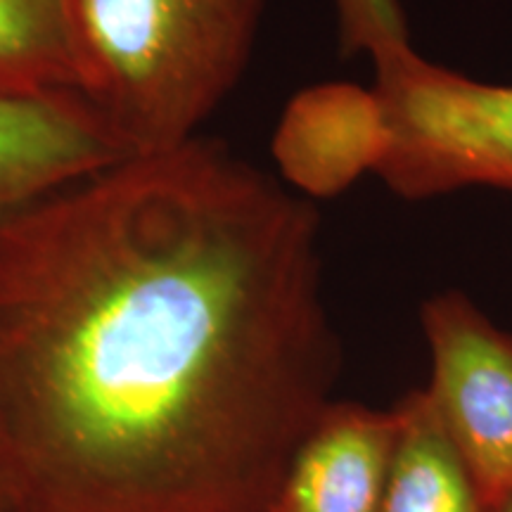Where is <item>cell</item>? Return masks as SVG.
I'll return each mask as SVG.
<instances>
[{"label":"cell","instance_id":"2","mask_svg":"<svg viewBox=\"0 0 512 512\" xmlns=\"http://www.w3.org/2000/svg\"><path fill=\"white\" fill-rule=\"evenodd\" d=\"M268 0H74L79 95L126 155L202 136L245 74Z\"/></svg>","mask_w":512,"mask_h":512},{"label":"cell","instance_id":"6","mask_svg":"<svg viewBox=\"0 0 512 512\" xmlns=\"http://www.w3.org/2000/svg\"><path fill=\"white\" fill-rule=\"evenodd\" d=\"M271 152L280 181L313 204L375 176L387 152L375 88L330 81L299 91L280 114Z\"/></svg>","mask_w":512,"mask_h":512},{"label":"cell","instance_id":"10","mask_svg":"<svg viewBox=\"0 0 512 512\" xmlns=\"http://www.w3.org/2000/svg\"><path fill=\"white\" fill-rule=\"evenodd\" d=\"M342 55L382 57L415 48L399 0H332Z\"/></svg>","mask_w":512,"mask_h":512},{"label":"cell","instance_id":"5","mask_svg":"<svg viewBox=\"0 0 512 512\" xmlns=\"http://www.w3.org/2000/svg\"><path fill=\"white\" fill-rule=\"evenodd\" d=\"M396 411L332 399L311 422L261 512H380Z\"/></svg>","mask_w":512,"mask_h":512},{"label":"cell","instance_id":"4","mask_svg":"<svg viewBox=\"0 0 512 512\" xmlns=\"http://www.w3.org/2000/svg\"><path fill=\"white\" fill-rule=\"evenodd\" d=\"M425 394L489 501L512 489V332L460 290L420 306Z\"/></svg>","mask_w":512,"mask_h":512},{"label":"cell","instance_id":"3","mask_svg":"<svg viewBox=\"0 0 512 512\" xmlns=\"http://www.w3.org/2000/svg\"><path fill=\"white\" fill-rule=\"evenodd\" d=\"M375 64L387 126L377 178L408 202L467 188L512 192V83L441 67L415 48Z\"/></svg>","mask_w":512,"mask_h":512},{"label":"cell","instance_id":"7","mask_svg":"<svg viewBox=\"0 0 512 512\" xmlns=\"http://www.w3.org/2000/svg\"><path fill=\"white\" fill-rule=\"evenodd\" d=\"M128 157L79 95H0V226L41 197Z\"/></svg>","mask_w":512,"mask_h":512},{"label":"cell","instance_id":"9","mask_svg":"<svg viewBox=\"0 0 512 512\" xmlns=\"http://www.w3.org/2000/svg\"><path fill=\"white\" fill-rule=\"evenodd\" d=\"M0 95H79L74 0H0Z\"/></svg>","mask_w":512,"mask_h":512},{"label":"cell","instance_id":"1","mask_svg":"<svg viewBox=\"0 0 512 512\" xmlns=\"http://www.w3.org/2000/svg\"><path fill=\"white\" fill-rule=\"evenodd\" d=\"M339 375L318 207L221 140L0 226V512H261Z\"/></svg>","mask_w":512,"mask_h":512},{"label":"cell","instance_id":"11","mask_svg":"<svg viewBox=\"0 0 512 512\" xmlns=\"http://www.w3.org/2000/svg\"><path fill=\"white\" fill-rule=\"evenodd\" d=\"M491 512H512V489L491 501Z\"/></svg>","mask_w":512,"mask_h":512},{"label":"cell","instance_id":"8","mask_svg":"<svg viewBox=\"0 0 512 512\" xmlns=\"http://www.w3.org/2000/svg\"><path fill=\"white\" fill-rule=\"evenodd\" d=\"M396 441L380 512H491V501L448 439L425 389L394 403Z\"/></svg>","mask_w":512,"mask_h":512}]
</instances>
